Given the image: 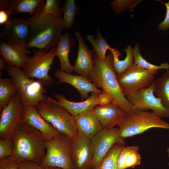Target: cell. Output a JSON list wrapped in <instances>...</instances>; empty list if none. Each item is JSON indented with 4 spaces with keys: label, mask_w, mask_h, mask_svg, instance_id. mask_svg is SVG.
<instances>
[{
    "label": "cell",
    "mask_w": 169,
    "mask_h": 169,
    "mask_svg": "<svg viewBox=\"0 0 169 169\" xmlns=\"http://www.w3.org/2000/svg\"><path fill=\"white\" fill-rule=\"evenodd\" d=\"M93 68L88 78L97 88H101L111 98L112 103L128 114L137 111L125 96L119 84L110 51L105 59H101L94 52Z\"/></svg>",
    "instance_id": "1"
},
{
    "label": "cell",
    "mask_w": 169,
    "mask_h": 169,
    "mask_svg": "<svg viewBox=\"0 0 169 169\" xmlns=\"http://www.w3.org/2000/svg\"><path fill=\"white\" fill-rule=\"evenodd\" d=\"M14 144L12 156L19 162L30 160L41 164L46 154L47 141L38 130L21 122L11 138Z\"/></svg>",
    "instance_id": "2"
},
{
    "label": "cell",
    "mask_w": 169,
    "mask_h": 169,
    "mask_svg": "<svg viewBox=\"0 0 169 169\" xmlns=\"http://www.w3.org/2000/svg\"><path fill=\"white\" fill-rule=\"evenodd\" d=\"M64 23L61 16L50 14L30 26L26 48L50 50L56 48L62 35Z\"/></svg>",
    "instance_id": "3"
},
{
    "label": "cell",
    "mask_w": 169,
    "mask_h": 169,
    "mask_svg": "<svg viewBox=\"0 0 169 169\" xmlns=\"http://www.w3.org/2000/svg\"><path fill=\"white\" fill-rule=\"evenodd\" d=\"M5 70L15 83L17 94L25 106L36 107L40 102L54 100L45 95L47 91L44 86L28 77L20 67L7 64Z\"/></svg>",
    "instance_id": "4"
},
{
    "label": "cell",
    "mask_w": 169,
    "mask_h": 169,
    "mask_svg": "<svg viewBox=\"0 0 169 169\" xmlns=\"http://www.w3.org/2000/svg\"><path fill=\"white\" fill-rule=\"evenodd\" d=\"M118 125L120 136L123 139L152 128L169 130V123L153 112L139 110L133 114H127Z\"/></svg>",
    "instance_id": "5"
},
{
    "label": "cell",
    "mask_w": 169,
    "mask_h": 169,
    "mask_svg": "<svg viewBox=\"0 0 169 169\" xmlns=\"http://www.w3.org/2000/svg\"><path fill=\"white\" fill-rule=\"evenodd\" d=\"M36 107L42 117L60 132L70 139L78 134L74 117L57 101L40 102Z\"/></svg>",
    "instance_id": "6"
},
{
    "label": "cell",
    "mask_w": 169,
    "mask_h": 169,
    "mask_svg": "<svg viewBox=\"0 0 169 169\" xmlns=\"http://www.w3.org/2000/svg\"><path fill=\"white\" fill-rule=\"evenodd\" d=\"M33 56L29 57L23 69L25 74L30 78H36L43 86H51L54 80L49 74L55 57L56 56V48L50 50L36 49L32 48Z\"/></svg>",
    "instance_id": "7"
},
{
    "label": "cell",
    "mask_w": 169,
    "mask_h": 169,
    "mask_svg": "<svg viewBox=\"0 0 169 169\" xmlns=\"http://www.w3.org/2000/svg\"><path fill=\"white\" fill-rule=\"evenodd\" d=\"M43 167L74 169L71 154V139L60 133L47 141L46 154L40 164Z\"/></svg>",
    "instance_id": "8"
},
{
    "label": "cell",
    "mask_w": 169,
    "mask_h": 169,
    "mask_svg": "<svg viewBox=\"0 0 169 169\" xmlns=\"http://www.w3.org/2000/svg\"><path fill=\"white\" fill-rule=\"evenodd\" d=\"M158 71L146 69L134 64L123 74L117 76L119 84L126 97L150 86Z\"/></svg>",
    "instance_id": "9"
},
{
    "label": "cell",
    "mask_w": 169,
    "mask_h": 169,
    "mask_svg": "<svg viewBox=\"0 0 169 169\" xmlns=\"http://www.w3.org/2000/svg\"><path fill=\"white\" fill-rule=\"evenodd\" d=\"M154 93V81L149 87L126 96L136 110L152 112L162 119L169 118V110L162 104L161 99Z\"/></svg>",
    "instance_id": "10"
},
{
    "label": "cell",
    "mask_w": 169,
    "mask_h": 169,
    "mask_svg": "<svg viewBox=\"0 0 169 169\" xmlns=\"http://www.w3.org/2000/svg\"><path fill=\"white\" fill-rule=\"evenodd\" d=\"M24 106L17 93L0 114V139H11L17 125L21 121Z\"/></svg>",
    "instance_id": "11"
},
{
    "label": "cell",
    "mask_w": 169,
    "mask_h": 169,
    "mask_svg": "<svg viewBox=\"0 0 169 169\" xmlns=\"http://www.w3.org/2000/svg\"><path fill=\"white\" fill-rule=\"evenodd\" d=\"M94 156L92 169H95L115 144H124V139L120 136L118 128H103L92 139Z\"/></svg>",
    "instance_id": "12"
},
{
    "label": "cell",
    "mask_w": 169,
    "mask_h": 169,
    "mask_svg": "<svg viewBox=\"0 0 169 169\" xmlns=\"http://www.w3.org/2000/svg\"><path fill=\"white\" fill-rule=\"evenodd\" d=\"M30 28L26 21L21 18L9 19L3 25L1 37L5 42L21 47L27 54L30 53L26 45L30 35Z\"/></svg>",
    "instance_id": "13"
},
{
    "label": "cell",
    "mask_w": 169,
    "mask_h": 169,
    "mask_svg": "<svg viewBox=\"0 0 169 169\" xmlns=\"http://www.w3.org/2000/svg\"><path fill=\"white\" fill-rule=\"evenodd\" d=\"M71 157L74 169H92L94 152L91 139L78 134L71 139Z\"/></svg>",
    "instance_id": "14"
},
{
    "label": "cell",
    "mask_w": 169,
    "mask_h": 169,
    "mask_svg": "<svg viewBox=\"0 0 169 169\" xmlns=\"http://www.w3.org/2000/svg\"><path fill=\"white\" fill-rule=\"evenodd\" d=\"M61 83L68 84L76 88L79 92L82 101L87 99L90 92H95L100 94L103 91L97 88L88 78L80 75H74L60 70L54 74Z\"/></svg>",
    "instance_id": "15"
},
{
    "label": "cell",
    "mask_w": 169,
    "mask_h": 169,
    "mask_svg": "<svg viewBox=\"0 0 169 169\" xmlns=\"http://www.w3.org/2000/svg\"><path fill=\"white\" fill-rule=\"evenodd\" d=\"M22 121L38 130L47 141L60 133L42 117L36 107L24 106Z\"/></svg>",
    "instance_id": "16"
},
{
    "label": "cell",
    "mask_w": 169,
    "mask_h": 169,
    "mask_svg": "<svg viewBox=\"0 0 169 169\" xmlns=\"http://www.w3.org/2000/svg\"><path fill=\"white\" fill-rule=\"evenodd\" d=\"M78 44V54L74 72L79 75L88 77L94 66L93 57L94 52L89 49L79 31L75 33Z\"/></svg>",
    "instance_id": "17"
},
{
    "label": "cell",
    "mask_w": 169,
    "mask_h": 169,
    "mask_svg": "<svg viewBox=\"0 0 169 169\" xmlns=\"http://www.w3.org/2000/svg\"><path fill=\"white\" fill-rule=\"evenodd\" d=\"M78 134L92 139L103 128L95 112L94 107L74 117Z\"/></svg>",
    "instance_id": "18"
},
{
    "label": "cell",
    "mask_w": 169,
    "mask_h": 169,
    "mask_svg": "<svg viewBox=\"0 0 169 169\" xmlns=\"http://www.w3.org/2000/svg\"><path fill=\"white\" fill-rule=\"evenodd\" d=\"M94 109L103 128H114L128 114L112 102L105 106L97 105Z\"/></svg>",
    "instance_id": "19"
},
{
    "label": "cell",
    "mask_w": 169,
    "mask_h": 169,
    "mask_svg": "<svg viewBox=\"0 0 169 169\" xmlns=\"http://www.w3.org/2000/svg\"><path fill=\"white\" fill-rule=\"evenodd\" d=\"M45 0H0V10L6 11L9 16L22 13L33 15Z\"/></svg>",
    "instance_id": "20"
},
{
    "label": "cell",
    "mask_w": 169,
    "mask_h": 169,
    "mask_svg": "<svg viewBox=\"0 0 169 169\" xmlns=\"http://www.w3.org/2000/svg\"><path fill=\"white\" fill-rule=\"evenodd\" d=\"M0 54L8 65L24 68L27 59L25 51L18 45L2 40L0 43Z\"/></svg>",
    "instance_id": "21"
},
{
    "label": "cell",
    "mask_w": 169,
    "mask_h": 169,
    "mask_svg": "<svg viewBox=\"0 0 169 169\" xmlns=\"http://www.w3.org/2000/svg\"><path fill=\"white\" fill-rule=\"evenodd\" d=\"M99 94L95 92L86 100L80 102H73L69 100L60 94H55L54 96L58 104L65 108L73 117L78 115L97 105L96 98Z\"/></svg>",
    "instance_id": "22"
},
{
    "label": "cell",
    "mask_w": 169,
    "mask_h": 169,
    "mask_svg": "<svg viewBox=\"0 0 169 169\" xmlns=\"http://www.w3.org/2000/svg\"><path fill=\"white\" fill-rule=\"evenodd\" d=\"M73 44L71 35L66 33L62 35L56 47V56L60 61V70L70 74L74 72V66L70 63L69 54Z\"/></svg>",
    "instance_id": "23"
},
{
    "label": "cell",
    "mask_w": 169,
    "mask_h": 169,
    "mask_svg": "<svg viewBox=\"0 0 169 169\" xmlns=\"http://www.w3.org/2000/svg\"><path fill=\"white\" fill-rule=\"evenodd\" d=\"M133 49L130 45L124 49L126 56L125 58L122 60L119 59V56L122 54L117 49L112 48L110 50L113 55V66L117 76L123 74L134 64Z\"/></svg>",
    "instance_id": "24"
},
{
    "label": "cell",
    "mask_w": 169,
    "mask_h": 169,
    "mask_svg": "<svg viewBox=\"0 0 169 169\" xmlns=\"http://www.w3.org/2000/svg\"><path fill=\"white\" fill-rule=\"evenodd\" d=\"M60 4V1L58 0H45L34 15L26 19L29 26L50 14L61 16L63 11Z\"/></svg>",
    "instance_id": "25"
},
{
    "label": "cell",
    "mask_w": 169,
    "mask_h": 169,
    "mask_svg": "<svg viewBox=\"0 0 169 169\" xmlns=\"http://www.w3.org/2000/svg\"><path fill=\"white\" fill-rule=\"evenodd\" d=\"M154 93L163 105L169 110V70L154 80Z\"/></svg>",
    "instance_id": "26"
},
{
    "label": "cell",
    "mask_w": 169,
    "mask_h": 169,
    "mask_svg": "<svg viewBox=\"0 0 169 169\" xmlns=\"http://www.w3.org/2000/svg\"><path fill=\"white\" fill-rule=\"evenodd\" d=\"M17 93L16 87L11 79H0V113L9 103L11 98Z\"/></svg>",
    "instance_id": "27"
},
{
    "label": "cell",
    "mask_w": 169,
    "mask_h": 169,
    "mask_svg": "<svg viewBox=\"0 0 169 169\" xmlns=\"http://www.w3.org/2000/svg\"><path fill=\"white\" fill-rule=\"evenodd\" d=\"M86 38L92 45L94 52L100 58L105 59L106 56V52L108 50H110L112 47L102 37L100 28L97 27L96 29L95 38H94L93 35L91 34L87 35Z\"/></svg>",
    "instance_id": "28"
},
{
    "label": "cell",
    "mask_w": 169,
    "mask_h": 169,
    "mask_svg": "<svg viewBox=\"0 0 169 169\" xmlns=\"http://www.w3.org/2000/svg\"><path fill=\"white\" fill-rule=\"evenodd\" d=\"M124 144L115 145L103 158L95 169H117V162L119 154Z\"/></svg>",
    "instance_id": "29"
},
{
    "label": "cell",
    "mask_w": 169,
    "mask_h": 169,
    "mask_svg": "<svg viewBox=\"0 0 169 169\" xmlns=\"http://www.w3.org/2000/svg\"><path fill=\"white\" fill-rule=\"evenodd\" d=\"M134 64L142 68L152 70L158 71L161 69L169 70V64L167 63H162L160 65H156L149 63L141 56L139 46L136 43L133 49Z\"/></svg>",
    "instance_id": "30"
},
{
    "label": "cell",
    "mask_w": 169,
    "mask_h": 169,
    "mask_svg": "<svg viewBox=\"0 0 169 169\" xmlns=\"http://www.w3.org/2000/svg\"><path fill=\"white\" fill-rule=\"evenodd\" d=\"M64 13L63 19L64 23V29H71L77 13V7L74 0H66L62 9Z\"/></svg>",
    "instance_id": "31"
},
{
    "label": "cell",
    "mask_w": 169,
    "mask_h": 169,
    "mask_svg": "<svg viewBox=\"0 0 169 169\" xmlns=\"http://www.w3.org/2000/svg\"><path fill=\"white\" fill-rule=\"evenodd\" d=\"M14 144L11 139H0V160L12 155Z\"/></svg>",
    "instance_id": "32"
},
{
    "label": "cell",
    "mask_w": 169,
    "mask_h": 169,
    "mask_svg": "<svg viewBox=\"0 0 169 169\" xmlns=\"http://www.w3.org/2000/svg\"><path fill=\"white\" fill-rule=\"evenodd\" d=\"M139 148L138 146H124L119 154L117 162V169H125V160L128 155L132 151Z\"/></svg>",
    "instance_id": "33"
},
{
    "label": "cell",
    "mask_w": 169,
    "mask_h": 169,
    "mask_svg": "<svg viewBox=\"0 0 169 169\" xmlns=\"http://www.w3.org/2000/svg\"><path fill=\"white\" fill-rule=\"evenodd\" d=\"M138 148L131 152L127 156L125 164V169L129 168H134L140 165L141 163V157Z\"/></svg>",
    "instance_id": "34"
},
{
    "label": "cell",
    "mask_w": 169,
    "mask_h": 169,
    "mask_svg": "<svg viewBox=\"0 0 169 169\" xmlns=\"http://www.w3.org/2000/svg\"><path fill=\"white\" fill-rule=\"evenodd\" d=\"M20 164L11 156L0 160V169H18Z\"/></svg>",
    "instance_id": "35"
},
{
    "label": "cell",
    "mask_w": 169,
    "mask_h": 169,
    "mask_svg": "<svg viewBox=\"0 0 169 169\" xmlns=\"http://www.w3.org/2000/svg\"><path fill=\"white\" fill-rule=\"evenodd\" d=\"M133 0H115L111 4V7L114 12L118 14L129 8V5L135 2Z\"/></svg>",
    "instance_id": "36"
},
{
    "label": "cell",
    "mask_w": 169,
    "mask_h": 169,
    "mask_svg": "<svg viewBox=\"0 0 169 169\" xmlns=\"http://www.w3.org/2000/svg\"><path fill=\"white\" fill-rule=\"evenodd\" d=\"M97 105L105 106L108 105L112 102V100L110 96L106 93L103 91L99 94L96 98Z\"/></svg>",
    "instance_id": "37"
},
{
    "label": "cell",
    "mask_w": 169,
    "mask_h": 169,
    "mask_svg": "<svg viewBox=\"0 0 169 169\" xmlns=\"http://www.w3.org/2000/svg\"><path fill=\"white\" fill-rule=\"evenodd\" d=\"M40 165L30 160H25L20 163L18 169H45Z\"/></svg>",
    "instance_id": "38"
},
{
    "label": "cell",
    "mask_w": 169,
    "mask_h": 169,
    "mask_svg": "<svg viewBox=\"0 0 169 169\" xmlns=\"http://www.w3.org/2000/svg\"><path fill=\"white\" fill-rule=\"evenodd\" d=\"M163 3L166 7V12L164 19L158 25V29L161 31H165L169 28V1L166 3Z\"/></svg>",
    "instance_id": "39"
},
{
    "label": "cell",
    "mask_w": 169,
    "mask_h": 169,
    "mask_svg": "<svg viewBox=\"0 0 169 169\" xmlns=\"http://www.w3.org/2000/svg\"><path fill=\"white\" fill-rule=\"evenodd\" d=\"M9 15L6 11L1 10L0 11V25H4L8 20Z\"/></svg>",
    "instance_id": "40"
},
{
    "label": "cell",
    "mask_w": 169,
    "mask_h": 169,
    "mask_svg": "<svg viewBox=\"0 0 169 169\" xmlns=\"http://www.w3.org/2000/svg\"><path fill=\"white\" fill-rule=\"evenodd\" d=\"M5 63V62L3 58L0 59V69L1 71L5 69L6 65Z\"/></svg>",
    "instance_id": "41"
},
{
    "label": "cell",
    "mask_w": 169,
    "mask_h": 169,
    "mask_svg": "<svg viewBox=\"0 0 169 169\" xmlns=\"http://www.w3.org/2000/svg\"><path fill=\"white\" fill-rule=\"evenodd\" d=\"M45 169H63L62 168L58 167H47L45 168Z\"/></svg>",
    "instance_id": "42"
},
{
    "label": "cell",
    "mask_w": 169,
    "mask_h": 169,
    "mask_svg": "<svg viewBox=\"0 0 169 169\" xmlns=\"http://www.w3.org/2000/svg\"><path fill=\"white\" fill-rule=\"evenodd\" d=\"M167 154H168V157L169 158V147H168L167 148ZM168 165V166H169V162Z\"/></svg>",
    "instance_id": "43"
}]
</instances>
